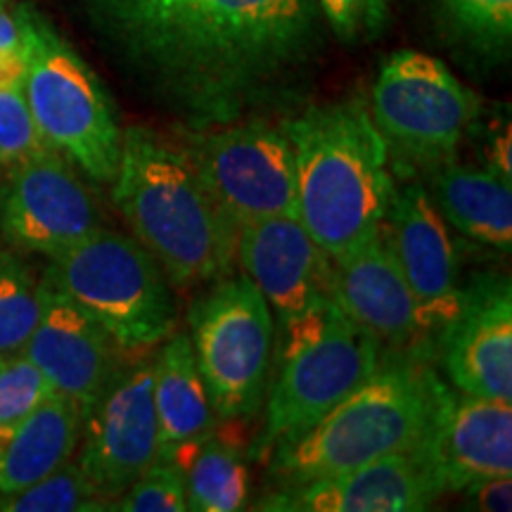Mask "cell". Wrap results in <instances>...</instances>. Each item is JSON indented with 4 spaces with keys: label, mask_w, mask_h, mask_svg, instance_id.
I'll return each mask as SVG.
<instances>
[{
    "label": "cell",
    "mask_w": 512,
    "mask_h": 512,
    "mask_svg": "<svg viewBox=\"0 0 512 512\" xmlns=\"http://www.w3.org/2000/svg\"><path fill=\"white\" fill-rule=\"evenodd\" d=\"M112 200L128 228L176 287L230 275L238 261V226L192 162L190 152L131 126L121 131Z\"/></svg>",
    "instance_id": "1"
},
{
    "label": "cell",
    "mask_w": 512,
    "mask_h": 512,
    "mask_svg": "<svg viewBox=\"0 0 512 512\" xmlns=\"http://www.w3.org/2000/svg\"><path fill=\"white\" fill-rule=\"evenodd\" d=\"M297 219L337 259L380 235L394 195L392 152L361 100L309 107L287 121Z\"/></svg>",
    "instance_id": "2"
},
{
    "label": "cell",
    "mask_w": 512,
    "mask_h": 512,
    "mask_svg": "<svg viewBox=\"0 0 512 512\" xmlns=\"http://www.w3.org/2000/svg\"><path fill=\"white\" fill-rule=\"evenodd\" d=\"M313 0H195L159 69L197 112L230 114L313 43Z\"/></svg>",
    "instance_id": "3"
},
{
    "label": "cell",
    "mask_w": 512,
    "mask_h": 512,
    "mask_svg": "<svg viewBox=\"0 0 512 512\" xmlns=\"http://www.w3.org/2000/svg\"><path fill=\"white\" fill-rule=\"evenodd\" d=\"M448 389L411 358L380 363L368 380L318 422L271 451V472L285 486L339 475L430 437Z\"/></svg>",
    "instance_id": "4"
},
{
    "label": "cell",
    "mask_w": 512,
    "mask_h": 512,
    "mask_svg": "<svg viewBox=\"0 0 512 512\" xmlns=\"http://www.w3.org/2000/svg\"><path fill=\"white\" fill-rule=\"evenodd\" d=\"M382 344L356 325L335 299H323L283 323L278 375L266 399V420L254 456L309 430L382 363Z\"/></svg>",
    "instance_id": "5"
},
{
    "label": "cell",
    "mask_w": 512,
    "mask_h": 512,
    "mask_svg": "<svg viewBox=\"0 0 512 512\" xmlns=\"http://www.w3.org/2000/svg\"><path fill=\"white\" fill-rule=\"evenodd\" d=\"M50 283L74 299L121 351H147L176 332L171 283L136 238L107 228L50 256Z\"/></svg>",
    "instance_id": "6"
},
{
    "label": "cell",
    "mask_w": 512,
    "mask_h": 512,
    "mask_svg": "<svg viewBox=\"0 0 512 512\" xmlns=\"http://www.w3.org/2000/svg\"><path fill=\"white\" fill-rule=\"evenodd\" d=\"M24 15V95L46 143L91 181L110 185L117 176L121 128L98 76L46 19Z\"/></svg>",
    "instance_id": "7"
},
{
    "label": "cell",
    "mask_w": 512,
    "mask_h": 512,
    "mask_svg": "<svg viewBox=\"0 0 512 512\" xmlns=\"http://www.w3.org/2000/svg\"><path fill=\"white\" fill-rule=\"evenodd\" d=\"M190 344L216 420H247L264 406L273 366L271 306L247 275H223L190 306Z\"/></svg>",
    "instance_id": "8"
},
{
    "label": "cell",
    "mask_w": 512,
    "mask_h": 512,
    "mask_svg": "<svg viewBox=\"0 0 512 512\" xmlns=\"http://www.w3.org/2000/svg\"><path fill=\"white\" fill-rule=\"evenodd\" d=\"M482 102L437 57L399 50L384 60L370 93V119L389 152L413 166L453 159Z\"/></svg>",
    "instance_id": "9"
},
{
    "label": "cell",
    "mask_w": 512,
    "mask_h": 512,
    "mask_svg": "<svg viewBox=\"0 0 512 512\" xmlns=\"http://www.w3.org/2000/svg\"><path fill=\"white\" fill-rule=\"evenodd\" d=\"M188 152L238 228L268 216L297 219V166L283 128L264 121L228 126L197 138Z\"/></svg>",
    "instance_id": "10"
},
{
    "label": "cell",
    "mask_w": 512,
    "mask_h": 512,
    "mask_svg": "<svg viewBox=\"0 0 512 512\" xmlns=\"http://www.w3.org/2000/svg\"><path fill=\"white\" fill-rule=\"evenodd\" d=\"M152 380V361L119 368L95 406L83 415V448L76 465L102 501H117L162 458Z\"/></svg>",
    "instance_id": "11"
},
{
    "label": "cell",
    "mask_w": 512,
    "mask_h": 512,
    "mask_svg": "<svg viewBox=\"0 0 512 512\" xmlns=\"http://www.w3.org/2000/svg\"><path fill=\"white\" fill-rule=\"evenodd\" d=\"M380 235L411 287L425 342H441L465 306L458 285V256L446 221L418 181L394 185Z\"/></svg>",
    "instance_id": "12"
},
{
    "label": "cell",
    "mask_w": 512,
    "mask_h": 512,
    "mask_svg": "<svg viewBox=\"0 0 512 512\" xmlns=\"http://www.w3.org/2000/svg\"><path fill=\"white\" fill-rule=\"evenodd\" d=\"M100 228L86 185L60 152L48 150L10 171L0 190V233L24 252L55 256Z\"/></svg>",
    "instance_id": "13"
},
{
    "label": "cell",
    "mask_w": 512,
    "mask_h": 512,
    "mask_svg": "<svg viewBox=\"0 0 512 512\" xmlns=\"http://www.w3.org/2000/svg\"><path fill=\"white\" fill-rule=\"evenodd\" d=\"M444 494L425 444L339 475L285 486L256 503L275 512H418Z\"/></svg>",
    "instance_id": "14"
},
{
    "label": "cell",
    "mask_w": 512,
    "mask_h": 512,
    "mask_svg": "<svg viewBox=\"0 0 512 512\" xmlns=\"http://www.w3.org/2000/svg\"><path fill=\"white\" fill-rule=\"evenodd\" d=\"M57 394L81 411V420L117 373V344L60 287L41 280V313L22 351Z\"/></svg>",
    "instance_id": "15"
},
{
    "label": "cell",
    "mask_w": 512,
    "mask_h": 512,
    "mask_svg": "<svg viewBox=\"0 0 512 512\" xmlns=\"http://www.w3.org/2000/svg\"><path fill=\"white\" fill-rule=\"evenodd\" d=\"M238 261L280 323L313 304L332 299L335 266L294 216L242 223L238 228Z\"/></svg>",
    "instance_id": "16"
},
{
    "label": "cell",
    "mask_w": 512,
    "mask_h": 512,
    "mask_svg": "<svg viewBox=\"0 0 512 512\" xmlns=\"http://www.w3.org/2000/svg\"><path fill=\"white\" fill-rule=\"evenodd\" d=\"M448 380L460 394L512 401V297L508 280L465 292V306L441 337Z\"/></svg>",
    "instance_id": "17"
},
{
    "label": "cell",
    "mask_w": 512,
    "mask_h": 512,
    "mask_svg": "<svg viewBox=\"0 0 512 512\" xmlns=\"http://www.w3.org/2000/svg\"><path fill=\"white\" fill-rule=\"evenodd\" d=\"M422 444L444 491L512 475V401L448 392Z\"/></svg>",
    "instance_id": "18"
},
{
    "label": "cell",
    "mask_w": 512,
    "mask_h": 512,
    "mask_svg": "<svg viewBox=\"0 0 512 512\" xmlns=\"http://www.w3.org/2000/svg\"><path fill=\"white\" fill-rule=\"evenodd\" d=\"M332 299L380 344L427 347L413 292L382 235L332 259Z\"/></svg>",
    "instance_id": "19"
},
{
    "label": "cell",
    "mask_w": 512,
    "mask_h": 512,
    "mask_svg": "<svg viewBox=\"0 0 512 512\" xmlns=\"http://www.w3.org/2000/svg\"><path fill=\"white\" fill-rule=\"evenodd\" d=\"M81 411L50 394L12 427H0V498L17 494L67 463L79 446Z\"/></svg>",
    "instance_id": "20"
},
{
    "label": "cell",
    "mask_w": 512,
    "mask_h": 512,
    "mask_svg": "<svg viewBox=\"0 0 512 512\" xmlns=\"http://www.w3.org/2000/svg\"><path fill=\"white\" fill-rule=\"evenodd\" d=\"M427 192L446 223L482 245L510 252V181H503L491 169H475V166H463L448 159L434 166Z\"/></svg>",
    "instance_id": "21"
},
{
    "label": "cell",
    "mask_w": 512,
    "mask_h": 512,
    "mask_svg": "<svg viewBox=\"0 0 512 512\" xmlns=\"http://www.w3.org/2000/svg\"><path fill=\"white\" fill-rule=\"evenodd\" d=\"M152 370H155L152 396H155L162 456L185 441L214 432V408L192 354L190 337L185 332H174L164 339L162 349L152 361Z\"/></svg>",
    "instance_id": "22"
},
{
    "label": "cell",
    "mask_w": 512,
    "mask_h": 512,
    "mask_svg": "<svg viewBox=\"0 0 512 512\" xmlns=\"http://www.w3.org/2000/svg\"><path fill=\"white\" fill-rule=\"evenodd\" d=\"M169 458L181 470L188 494V510L235 512L249 496L247 460L240 446L209 432L200 439L171 448Z\"/></svg>",
    "instance_id": "23"
},
{
    "label": "cell",
    "mask_w": 512,
    "mask_h": 512,
    "mask_svg": "<svg viewBox=\"0 0 512 512\" xmlns=\"http://www.w3.org/2000/svg\"><path fill=\"white\" fill-rule=\"evenodd\" d=\"M195 0H95L140 62L159 72Z\"/></svg>",
    "instance_id": "24"
},
{
    "label": "cell",
    "mask_w": 512,
    "mask_h": 512,
    "mask_svg": "<svg viewBox=\"0 0 512 512\" xmlns=\"http://www.w3.org/2000/svg\"><path fill=\"white\" fill-rule=\"evenodd\" d=\"M41 313V280L17 254L0 249V356L22 354Z\"/></svg>",
    "instance_id": "25"
},
{
    "label": "cell",
    "mask_w": 512,
    "mask_h": 512,
    "mask_svg": "<svg viewBox=\"0 0 512 512\" xmlns=\"http://www.w3.org/2000/svg\"><path fill=\"white\" fill-rule=\"evenodd\" d=\"M0 510L8 512H91L110 510L95 486L76 463H64L36 484L0 498Z\"/></svg>",
    "instance_id": "26"
},
{
    "label": "cell",
    "mask_w": 512,
    "mask_h": 512,
    "mask_svg": "<svg viewBox=\"0 0 512 512\" xmlns=\"http://www.w3.org/2000/svg\"><path fill=\"white\" fill-rule=\"evenodd\" d=\"M53 150L31 117L24 83L0 88V169H17L31 157Z\"/></svg>",
    "instance_id": "27"
},
{
    "label": "cell",
    "mask_w": 512,
    "mask_h": 512,
    "mask_svg": "<svg viewBox=\"0 0 512 512\" xmlns=\"http://www.w3.org/2000/svg\"><path fill=\"white\" fill-rule=\"evenodd\" d=\"M117 510L124 512H185L188 494L181 470L169 458H159L121 494Z\"/></svg>",
    "instance_id": "28"
},
{
    "label": "cell",
    "mask_w": 512,
    "mask_h": 512,
    "mask_svg": "<svg viewBox=\"0 0 512 512\" xmlns=\"http://www.w3.org/2000/svg\"><path fill=\"white\" fill-rule=\"evenodd\" d=\"M55 389L24 354L5 358L0 366V427H12L36 411Z\"/></svg>",
    "instance_id": "29"
},
{
    "label": "cell",
    "mask_w": 512,
    "mask_h": 512,
    "mask_svg": "<svg viewBox=\"0 0 512 512\" xmlns=\"http://www.w3.org/2000/svg\"><path fill=\"white\" fill-rule=\"evenodd\" d=\"M463 34L484 50H505L512 36V0H441Z\"/></svg>",
    "instance_id": "30"
},
{
    "label": "cell",
    "mask_w": 512,
    "mask_h": 512,
    "mask_svg": "<svg viewBox=\"0 0 512 512\" xmlns=\"http://www.w3.org/2000/svg\"><path fill=\"white\" fill-rule=\"evenodd\" d=\"M344 41L373 38L387 27L389 0H316Z\"/></svg>",
    "instance_id": "31"
},
{
    "label": "cell",
    "mask_w": 512,
    "mask_h": 512,
    "mask_svg": "<svg viewBox=\"0 0 512 512\" xmlns=\"http://www.w3.org/2000/svg\"><path fill=\"white\" fill-rule=\"evenodd\" d=\"M467 503L482 512H510L512 510V477H491L467 486Z\"/></svg>",
    "instance_id": "32"
},
{
    "label": "cell",
    "mask_w": 512,
    "mask_h": 512,
    "mask_svg": "<svg viewBox=\"0 0 512 512\" xmlns=\"http://www.w3.org/2000/svg\"><path fill=\"white\" fill-rule=\"evenodd\" d=\"M486 159H489V169L503 178V181H510L512 178V136L510 126H505L503 131H498L494 140H491L489 152H486Z\"/></svg>",
    "instance_id": "33"
},
{
    "label": "cell",
    "mask_w": 512,
    "mask_h": 512,
    "mask_svg": "<svg viewBox=\"0 0 512 512\" xmlns=\"http://www.w3.org/2000/svg\"><path fill=\"white\" fill-rule=\"evenodd\" d=\"M24 74H27L24 48H0V88L24 83Z\"/></svg>",
    "instance_id": "34"
},
{
    "label": "cell",
    "mask_w": 512,
    "mask_h": 512,
    "mask_svg": "<svg viewBox=\"0 0 512 512\" xmlns=\"http://www.w3.org/2000/svg\"><path fill=\"white\" fill-rule=\"evenodd\" d=\"M0 48H24L22 8L10 12L5 10V3H0Z\"/></svg>",
    "instance_id": "35"
},
{
    "label": "cell",
    "mask_w": 512,
    "mask_h": 512,
    "mask_svg": "<svg viewBox=\"0 0 512 512\" xmlns=\"http://www.w3.org/2000/svg\"><path fill=\"white\" fill-rule=\"evenodd\" d=\"M3 361H5V358H3V356H0V366H3Z\"/></svg>",
    "instance_id": "36"
},
{
    "label": "cell",
    "mask_w": 512,
    "mask_h": 512,
    "mask_svg": "<svg viewBox=\"0 0 512 512\" xmlns=\"http://www.w3.org/2000/svg\"><path fill=\"white\" fill-rule=\"evenodd\" d=\"M0 3H5V0H0Z\"/></svg>",
    "instance_id": "37"
}]
</instances>
